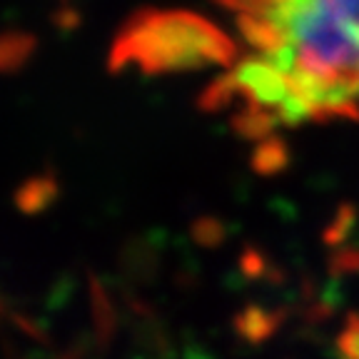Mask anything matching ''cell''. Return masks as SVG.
Segmentation results:
<instances>
[{"instance_id":"8","label":"cell","mask_w":359,"mask_h":359,"mask_svg":"<svg viewBox=\"0 0 359 359\" xmlns=\"http://www.w3.org/2000/svg\"><path fill=\"white\" fill-rule=\"evenodd\" d=\"M282 123V118L277 115L275 110H267V107H259V105H250L247 102L245 110H240L232 118V130H235L240 137L245 140H264L272 135V130Z\"/></svg>"},{"instance_id":"12","label":"cell","mask_w":359,"mask_h":359,"mask_svg":"<svg viewBox=\"0 0 359 359\" xmlns=\"http://www.w3.org/2000/svg\"><path fill=\"white\" fill-rule=\"evenodd\" d=\"M237 97H240V93H237V88H235V80H232L230 73H227L202 90L197 105H200V110H205V112H217V110H222V107L230 105L232 100H237Z\"/></svg>"},{"instance_id":"7","label":"cell","mask_w":359,"mask_h":359,"mask_svg":"<svg viewBox=\"0 0 359 359\" xmlns=\"http://www.w3.org/2000/svg\"><path fill=\"white\" fill-rule=\"evenodd\" d=\"M60 195V185H57L55 175L45 172L38 177H30L20 190L15 192V205L20 212L25 215H38L48 210Z\"/></svg>"},{"instance_id":"4","label":"cell","mask_w":359,"mask_h":359,"mask_svg":"<svg viewBox=\"0 0 359 359\" xmlns=\"http://www.w3.org/2000/svg\"><path fill=\"white\" fill-rule=\"evenodd\" d=\"M237 28H240L242 38L252 45V48H257L262 55H267L269 60H275V57H280L282 53H285L287 35L275 18L240 13V18H237Z\"/></svg>"},{"instance_id":"15","label":"cell","mask_w":359,"mask_h":359,"mask_svg":"<svg viewBox=\"0 0 359 359\" xmlns=\"http://www.w3.org/2000/svg\"><path fill=\"white\" fill-rule=\"evenodd\" d=\"M192 240L202 247H217L224 242V227L215 217H200L192 224Z\"/></svg>"},{"instance_id":"10","label":"cell","mask_w":359,"mask_h":359,"mask_svg":"<svg viewBox=\"0 0 359 359\" xmlns=\"http://www.w3.org/2000/svg\"><path fill=\"white\" fill-rule=\"evenodd\" d=\"M290 160H292V152L290 145H287L282 137H275V135H269L264 140L257 142L252 152V170L262 177H275V175L285 172L290 168Z\"/></svg>"},{"instance_id":"14","label":"cell","mask_w":359,"mask_h":359,"mask_svg":"<svg viewBox=\"0 0 359 359\" xmlns=\"http://www.w3.org/2000/svg\"><path fill=\"white\" fill-rule=\"evenodd\" d=\"M337 354L339 359H359V314H349L342 332L337 337Z\"/></svg>"},{"instance_id":"6","label":"cell","mask_w":359,"mask_h":359,"mask_svg":"<svg viewBox=\"0 0 359 359\" xmlns=\"http://www.w3.org/2000/svg\"><path fill=\"white\" fill-rule=\"evenodd\" d=\"M90 307H93V325H95L97 344L107 347L115 339V332H118V312H115V304L107 297L105 287L95 275H90Z\"/></svg>"},{"instance_id":"13","label":"cell","mask_w":359,"mask_h":359,"mask_svg":"<svg viewBox=\"0 0 359 359\" xmlns=\"http://www.w3.org/2000/svg\"><path fill=\"white\" fill-rule=\"evenodd\" d=\"M354 222H357V210L352 205H342L337 217L332 219V224L325 230V240L327 245H339V242L347 240V235L352 232Z\"/></svg>"},{"instance_id":"17","label":"cell","mask_w":359,"mask_h":359,"mask_svg":"<svg viewBox=\"0 0 359 359\" xmlns=\"http://www.w3.org/2000/svg\"><path fill=\"white\" fill-rule=\"evenodd\" d=\"M330 269L334 275H359V250L357 247H347L332 257Z\"/></svg>"},{"instance_id":"16","label":"cell","mask_w":359,"mask_h":359,"mask_svg":"<svg viewBox=\"0 0 359 359\" xmlns=\"http://www.w3.org/2000/svg\"><path fill=\"white\" fill-rule=\"evenodd\" d=\"M217 3L232 8V11L247 13V15H269L282 0H217Z\"/></svg>"},{"instance_id":"11","label":"cell","mask_w":359,"mask_h":359,"mask_svg":"<svg viewBox=\"0 0 359 359\" xmlns=\"http://www.w3.org/2000/svg\"><path fill=\"white\" fill-rule=\"evenodd\" d=\"M38 40L30 33L11 30L0 35V73H15L33 57Z\"/></svg>"},{"instance_id":"2","label":"cell","mask_w":359,"mask_h":359,"mask_svg":"<svg viewBox=\"0 0 359 359\" xmlns=\"http://www.w3.org/2000/svg\"><path fill=\"white\" fill-rule=\"evenodd\" d=\"M237 48L217 25L190 11L133 13L110 48L107 70L112 75L135 65L145 75L200 70L208 65H232Z\"/></svg>"},{"instance_id":"1","label":"cell","mask_w":359,"mask_h":359,"mask_svg":"<svg viewBox=\"0 0 359 359\" xmlns=\"http://www.w3.org/2000/svg\"><path fill=\"white\" fill-rule=\"evenodd\" d=\"M269 18L287 35L275 62L292 83L297 123L359 120V0H282Z\"/></svg>"},{"instance_id":"9","label":"cell","mask_w":359,"mask_h":359,"mask_svg":"<svg viewBox=\"0 0 359 359\" xmlns=\"http://www.w3.org/2000/svg\"><path fill=\"white\" fill-rule=\"evenodd\" d=\"M120 267L133 282H147L157 272V252L147 240H130L120 252Z\"/></svg>"},{"instance_id":"18","label":"cell","mask_w":359,"mask_h":359,"mask_svg":"<svg viewBox=\"0 0 359 359\" xmlns=\"http://www.w3.org/2000/svg\"><path fill=\"white\" fill-rule=\"evenodd\" d=\"M264 267H267V262L262 259V255L257 252V250H252V247H247L245 255H242L240 259V269L245 272L247 277H259L264 272Z\"/></svg>"},{"instance_id":"19","label":"cell","mask_w":359,"mask_h":359,"mask_svg":"<svg viewBox=\"0 0 359 359\" xmlns=\"http://www.w3.org/2000/svg\"><path fill=\"white\" fill-rule=\"evenodd\" d=\"M80 20H83L80 13L70 6H62L60 11L53 13V22H55V28H60L62 33H70V30L80 28Z\"/></svg>"},{"instance_id":"3","label":"cell","mask_w":359,"mask_h":359,"mask_svg":"<svg viewBox=\"0 0 359 359\" xmlns=\"http://www.w3.org/2000/svg\"><path fill=\"white\" fill-rule=\"evenodd\" d=\"M230 78L240 97L250 105L275 110L285 125H297L294 120V95L287 73L269 57H245L232 67Z\"/></svg>"},{"instance_id":"5","label":"cell","mask_w":359,"mask_h":359,"mask_svg":"<svg viewBox=\"0 0 359 359\" xmlns=\"http://www.w3.org/2000/svg\"><path fill=\"white\" fill-rule=\"evenodd\" d=\"M280 312H272V309L259 307V304H247L235 317V330L245 342L259 344L280 330Z\"/></svg>"}]
</instances>
